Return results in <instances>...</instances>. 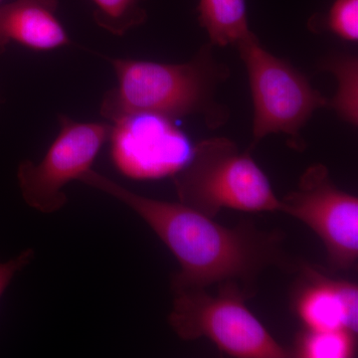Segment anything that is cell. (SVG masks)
<instances>
[{
    "label": "cell",
    "instance_id": "cell-1",
    "mask_svg": "<svg viewBox=\"0 0 358 358\" xmlns=\"http://www.w3.org/2000/svg\"><path fill=\"white\" fill-rule=\"evenodd\" d=\"M80 181L128 205L171 250L180 266L171 289L234 284L252 298L268 268L298 273L307 263L289 253L281 230L260 229L249 220L227 227L180 202L138 194L93 169Z\"/></svg>",
    "mask_w": 358,
    "mask_h": 358
},
{
    "label": "cell",
    "instance_id": "cell-2",
    "mask_svg": "<svg viewBox=\"0 0 358 358\" xmlns=\"http://www.w3.org/2000/svg\"><path fill=\"white\" fill-rule=\"evenodd\" d=\"M117 85L103 96L101 115L115 122L127 115L150 114L171 120L199 115L209 129L224 126L229 110L217 92L230 77L227 65L207 42L194 57L181 64L108 58Z\"/></svg>",
    "mask_w": 358,
    "mask_h": 358
},
{
    "label": "cell",
    "instance_id": "cell-3",
    "mask_svg": "<svg viewBox=\"0 0 358 358\" xmlns=\"http://www.w3.org/2000/svg\"><path fill=\"white\" fill-rule=\"evenodd\" d=\"M250 152L223 136L199 141L173 176L178 202L211 218L223 209L281 212V199Z\"/></svg>",
    "mask_w": 358,
    "mask_h": 358
},
{
    "label": "cell",
    "instance_id": "cell-4",
    "mask_svg": "<svg viewBox=\"0 0 358 358\" xmlns=\"http://www.w3.org/2000/svg\"><path fill=\"white\" fill-rule=\"evenodd\" d=\"M218 287L216 294L207 289H173L169 322L179 338L209 339L231 357H293L247 308L251 296L241 287Z\"/></svg>",
    "mask_w": 358,
    "mask_h": 358
},
{
    "label": "cell",
    "instance_id": "cell-5",
    "mask_svg": "<svg viewBox=\"0 0 358 358\" xmlns=\"http://www.w3.org/2000/svg\"><path fill=\"white\" fill-rule=\"evenodd\" d=\"M248 73L253 102L249 150L273 134L288 136L289 147L305 148L301 129L329 98L313 88L307 77L284 59L264 48L253 32L236 46Z\"/></svg>",
    "mask_w": 358,
    "mask_h": 358
},
{
    "label": "cell",
    "instance_id": "cell-6",
    "mask_svg": "<svg viewBox=\"0 0 358 358\" xmlns=\"http://www.w3.org/2000/svg\"><path fill=\"white\" fill-rule=\"evenodd\" d=\"M281 212L319 236L334 270L357 267L358 199L336 185L324 164H313L303 171L296 189L281 199Z\"/></svg>",
    "mask_w": 358,
    "mask_h": 358
},
{
    "label": "cell",
    "instance_id": "cell-7",
    "mask_svg": "<svg viewBox=\"0 0 358 358\" xmlns=\"http://www.w3.org/2000/svg\"><path fill=\"white\" fill-rule=\"evenodd\" d=\"M60 131L39 164L30 160L18 167V182L26 203L42 213H53L67 203L63 188L92 169L112 124L74 121L59 115Z\"/></svg>",
    "mask_w": 358,
    "mask_h": 358
},
{
    "label": "cell",
    "instance_id": "cell-8",
    "mask_svg": "<svg viewBox=\"0 0 358 358\" xmlns=\"http://www.w3.org/2000/svg\"><path fill=\"white\" fill-rule=\"evenodd\" d=\"M109 140L115 166L138 180L173 176L192 159L194 148L173 120L150 114L127 115L113 122Z\"/></svg>",
    "mask_w": 358,
    "mask_h": 358
},
{
    "label": "cell",
    "instance_id": "cell-9",
    "mask_svg": "<svg viewBox=\"0 0 358 358\" xmlns=\"http://www.w3.org/2000/svg\"><path fill=\"white\" fill-rule=\"evenodd\" d=\"M298 273L301 285L294 307L305 329H346L357 334V282L327 277L308 263Z\"/></svg>",
    "mask_w": 358,
    "mask_h": 358
},
{
    "label": "cell",
    "instance_id": "cell-10",
    "mask_svg": "<svg viewBox=\"0 0 358 358\" xmlns=\"http://www.w3.org/2000/svg\"><path fill=\"white\" fill-rule=\"evenodd\" d=\"M57 8L58 0H13L0 6V52L10 42L34 51L70 45Z\"/></svg>",
    "mask_w": 358,
    "mask_h": 358
},
{
    "label": "cell",
    "instance_id": "cell-11",
    "mask_svg": "<svg viewBox=\"0 0 358 358\" xmlns=\"http://www.w3.org/2000/svg\"><path fill=\"white\" fill-rule=\"evenodd\" d=\"M199 21L214 47H236L251 34L246 0H199Z\"/></svg>",
    "mask_w": 358,
    "mask_h": 358
},
{
    "label": "cell",
    "instance_id": "cell-12",
    "mask_svg": "<svg viewBox=\"0 0 358 358\" xmlns=\"http://www.w3.org/2000/svg\"><path fill=\"white\" fill-rule=\"evenodd\" d=\"M319 68L336 80V94L329 99L327 108L334 110L346 124H358V58L346 52H334L322 59Z\"/></svg>",
    "mask_w": 358,
    "mask_h": 358
},
{
    "label": "cell",
    "instance_id": "cell-13",
    "mask_svg": "<svg viewBox=\"0 0 358 358\" xmlns=\"http://www.w3.org/2000/svg\"><path fill=\"white\" fill-rule=\"evenodd\" d=\"M357 334L346 329H305L296 338L293 357L352 358L357 357Z\"/></svg>",
    "mask_w": 358,
    "mask_h": 358
},
{
    "label": "cell",
    "instance_id": "cell-14",
    "mask_svg": "<svg viewBox=\"0 0 358 358\" xmlns=\"http://www.w3.org/2000/svg\"><path fill=\"white\" fill-rule=\"evenodd\" d=\"M96 24L112 34L122 36L147 20L145 0H91Z\"/></svg>",
    "mask_w": 358,
    "mask_h": 358
},
{
    "label": "cell",
    "instance_id": "cell-15",
    "mask_svg": "<svg viewBox=\"0 0 358 358\" xmlns=\"http://www.w3.org/2000/svg\"><path fill=\"white\" fill-rule=\"evenodd\" d=\"M313 31L327 30L345 41H358V0H334L324 15H313L308 21Z\"/></svg>",
    "mask_w": 358,
    "mask_h": 358
},
{
    "label": "cell",
    "instance_id": "cell-16",
    "mask_svg": "<svg viewBox=\"0 0 358 358\" xmlns=\"http://www.w3.org/2000/svg\"><path fill=\"white\" fill-rule=\"evenodd\" d=\"M33 254H34V252L32 250H25L20 256L16 257L13 260L0 264V296L4 293L16 273L29 264Z\"/></svg>",
    "mask_w": 358,
    "mask_h": 358
},
{
    "label": "cell",
    "instance_id": "cell-17",
    "mask_svg": "<svg viewBox=\"0 0 358 358\" xmlns=\"http://www.w3.org/2000/svg\"><path fill=\"white\" fill-rule=\"evenodd\" d=\"M2 0H0V3H1Z\"/></svg>",
    "mask_w": 358,
    "mask_h": 358
}]
</instances>
